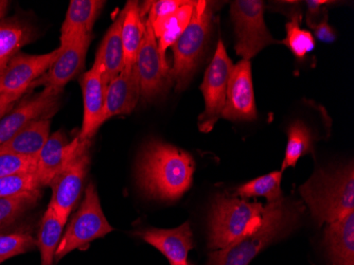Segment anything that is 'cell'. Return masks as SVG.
<instances>
[{"instance_id":"cell-1","label":"cell","mask_w":354,"mask_h":265,"mask_svg":"<svg viewBox=\"0 0 354 265\" xmlns=\"http://www.w3.org/2000/svg\"><path fill=\"white\" fill-rule=\"evenodd\" d=\"M194 170L196 163L189 153L152 140L143 147L139 157V185L150 197L175 201L190 188Z\"/></svg>"},{"instance_id":"cell-2","label":"cell","mask_w":354,"mask_h":265,"mask_svg":"<svg viewBox=\"0 0 354 265\" xmlns=\"http://www.w3.org/2000/svg\"><path fill=\"white\" fill-rule=\"evenodd\" d=\"M304 212L299 201L283 197L264 206L259 227L224 250H212L209 265H248L264 248L291 234Z\"/></svg>"},{"instance_id":"cell-3","label":"cell","mask_w":354,"mask_h":265,"mask_svg":"<svg viewBox=\"0 0 354 265\" xmlns=\"http://www.w3.org/2000/svg\"><path fill=\"white\" fill-rule=\"evenodd\" d=\"M299 193L317 224H329L354 211L353 165L335 171L318 170Z\"/></svg>"},{"instance_id":"cell-4","label":"cell","mask_w":354,"mask_h":265,"mask_svg":"<svg viewBox=\"0 0 354 265\" xmlns=\"http://www.w3.org/2000/svg\"><path fill=\"white\" fill-rule=\"evenodd\" d=\"M263 210L264 205L258 201L250 202L236 195L218 193L209 213V248L224 250L256 230Z\"/></svg>"},{"instance_id":"cell-5","label":"cell","mask_w":354,"mask_h":265,"mask_svg":"<svg viewBox=\"0 0 354 265\" xmlns=\"http://www.w3.org/2000/svg\"><path fill=\"white\" fill-rule=\"evenodd\" d=\"M214 3L196 1L192 17L180 39L172 46L171 75L176 82V91L187 89L204 53L205 44L214 21Z\"/></svg>"},{"instance_id":"cell-6","label":"cell","mask_w":354,"mask_h":265,"mask_svg":"<svg viewBox=\"0 0 354 265\" xmlns=\"http://www.w3.org/2000/svg\"><path fill=\"white\" fill-rule=\"evenodd\" d=\"M114 230L105 218L100 199L93 183L85 189V197L79 210L69 222L55 253L57 261L73 250H84L93 241Z\"/></svg>"},{"instance_id":"cell-7","label":"cell","mask_w":354,"mask_h":265,"mask_svg":"<svg viewBox=\"0 0 354 265\" xmlns=\"http://www.w3.org/2000/svg\"><path fill=\"white\" fill-rule=\"evenodd\" d=\"M262 0H236L230 5V17L236 30V55L250 61L264 48L280 42L274 39L264 21Z\"/></svg>"},{"instance_id":"cell-8","label":"cell","mask_w":354,"mask_h":265,"mask_svg":"<svg viewBox=\"0 0 354 265\" xmlns=\"http://www.w3.org/2000/svg\"><path fill=\"white\" fill-rule=\"evenodd\" d=\"M137 75L142 103H150L164 97L172 86L171 67L160 57L151 21L146 19V32L136 57Z\"/></svg>"},{"instance_id":"cell-9","label":"cell","mask_w":354,"mask_h":265,"mask_svg":"<svg viewBox=\"0 0 354 265\" xmlns=\"http://www.w3.org/2000/svg\"><path fill=\"white\" fill-rule=\"evenodd\" d=\"M234 65L232 59L228 57L224 43L220 39L201 85L205 100L204 111L198 117V129L202 133L212 131L222 116L228 81Z\"/></svg>"},{"instance_id":"cell-10","label":"cell","mask_w":354,"mask_h":265,"mask_svg":"<svg viewBox=\"0 0 354 265\" xmlns=\"http://www.w3.org/2000/svg\"><path fill=\"white\" fill-rule=\"evenodd\" d=\"M89 163L91 155L89 147H87L75 158L71 159L49 185L53 189V197L49 206L55 211L63 222L67 223L71 211L79 201Z\"/></svg>"},{"instance_id":"cell-11","label":"cell","mask_w":354,"mask_h":265,"mask_svg":"<svg viewBox=\"0 0 354 265\" xmlns=\"http://www.w3.org/2000/svg\"><path fill=\"white\" fill-rule=\"evenodd\" d=\"M62 91L44 87L43 91L27 98L0 120V145L33 121L49 119L59 109Z\"/></svg>"},{"instance_id":"cell-12","label":"cell","mask_w":354,"mask_h":265,"mask_svg":"<svg viewBox=\"0 0 354 265\" xmlns=\"http://www.w3.org/2000/svg\"><path fill=\"white\" fill-rule=\"evenodd\" d=\"M59 53L61 49L59 47L46 55L17 53L14 55L0 71V95L25 93L33 82L47 73Z\"/></svg>"},{"instance_id":"cell-13","label":"cell","mask_w":354,"mask_h":265,"mask_svg":"<svg viewBox=\"0 0 354 265\" xmlns=\"http://www.w3.org/2000/svg\"><path fill=\"white\" fill-rule=\"evenodd\" d=\"M221 117L232 122L252 121L257 118L252 64L248 60H241L234 65Z\"/></svg>"},{"instance_id":"cell-14","label":"cell","mask_w":354,"mask_h":265,"mask_svg":"<svg viewBox=\"0 0 354 265\" xmlns=\"http://www.w3.org/2000/svg\"><path fill=\"white\" fill-rule=\"evenodd\" d=\"M91 39L93 35H82L75 37L67 45L59 46L61 53L55 63L48 69L47 73L32 83L30 89L43 85L44 87H53L63 91L65 85L68 84L84 67Z\"/></svg>"},{"instance_id":"cell-15","label":"cell","mask_w":354,"mask_h":265,"mask_svg":"<svg viewBox=\"0 0 354 265\" xmlns=\"http://www.w3.org/2000/svg\"><path fill=\"white\" fill-rule=\"evenodd\" d=\"M91 145V140H80L77 136L67 143L66 136L61 131L51 134L37 157L35 168V175L41 188L49 186L59 171Z\"/></svg>"},{"instance_id":"cell-16","label":"cell","mask_w":354,"mask_h":265,"mask_svg":"<svg viewBox=\"0 0 354 265\" xmlns=\"http://www.w3.org/2000/svg\"><path fill=\"white\" fill-rule=\"evenodd\" d=\"M140 99V86L136 65L124 67L118 77L107 85L104 109L99 127L115 116L129 115Z\"/></svg>"},{"instance_id":"cell-17","label":"cell","mask_w":354,"mask_h":265,"mask_svg":"<svg viewBox=\"0 0 354 265\" xmlns=\"http://www.w3.org/2000/svg\"><path fill=\"white\" fill-rule=\"evenodd\" d=\"M135 235L162 253L170 264L188 262L189 252L194 247L189 222L172 229H143L136 231Z\"/></svg>"},{"instance_id":"cell-18","label":"cell","mask_w":354,"mask_h":265,"mask_svg":"<svg viewBox=\"0 0 354 265\" xmlns=\"http://www.w3.org/2000/svg\"><path fill=\"white\" fill-rule=\"evenodd\" d=\"M80 85L82 89L84 111L82 129L77 137L80 140H91L100 129L99 122L104 109L107 86L95 67L83 73L82 77H80Z\"/></svg>"},{"instance_id":"cell-19","label":"cell","mask_w":354,"mask_h":265,"mask_svg":"<svg viewBox=\"0 0 354 265\" xmlns=\"http://www.w3.org/2000/svg\"><path fill=\"white\" fill-rule=\"evenodd\" d=\"M122 21L123 12L121 11L107 30L93 62V67L100 73L106 86L124 68V51L121 37Z\"/></svg>"},{"instance_id":"cell-20","label":"cell","mask_w":354,"mask_h":265,"mask_svg":"<svg viewBox=\"0 0 354 265\" xmlns=\"http://www.w3.org/2000/svg\"><path fill=\"white\" fill-rule=\"evenodd\" d=\"M151 6L152 1H146L142 5L138 1H127L122 10L121 37L124 51V67H133L136 63L137 53L146 32V19Z\"/></svg>"},{"instance_id":"cell-21","label":"cell","mask_w":354,"mask_h":265,"mask_svg":"<svg viewBox=\"0 0 354 265\" xmlns=\"http://www.w3.org/2000/svg\"><path fill=\"white\" fill-rule=\"evenodd\" d=\"M324 244L332 265H354V211L327 224Z\"/></svg>"},{"instance_id":"cell-22","label":"cell","mask_w":354,"mask_h":265,"mask_svg":"<svg viewBox=\"0 0 354 265\" xmlns=\"http://www.w3.org/2000/svg\"><path fill=\"white\" fill-rule=\"evenodd\" d=\"M105 1L71 0L66 17L62 25L59 46H65L75 37L93 35V28Z\"/></svg>"},{"instance_id":"cell-23","label":"cell","mask_w":354,"mask_h":265,"mask_svg":"<svg viewBox=\"0 0 354 265\" xmlns=\"http://www.w3.org/2000/svg\"><path fill=\"white\" fill-rule=\"evenodd\" d=\"M50 137V120L33 121L0 145V153L37 159L41 149Z\"/></svg>"},{"instance_id":"cell-24","label":"cell","mask_w":354,"mask_h":265,"mask_svg":"<svg viewBox=\"0 0 354 265\" xmlns=\"http://www.w3.org/2000/svg\"><path fill=\"white\" fill-rule=\"evenodd\" d=\"M194 6L196 1H186L176 11L165 16L162 19H157L154 23H151L155 37L158 39L157 45L159 53L165 63H168L166 57L167 51L174 45L175 42L180 39V35L188 27Z\"/></svg>"},{"instance_id":"cell-25","label":"cell","mask_w":354,"mask_h":265,"mask_svg":"<svg viewBox=\"0 0 354 265\" xmlns=\"http://www.w3.org/2000/svg\"><path fill=\"white\" fill-rule=\"evenodd\" d=\"M65 225L66 223L59 218L50 206H48L41 219L37 239V247L41 253V265H53Z\"/></svg>"},{"instance_id":"cell-26","label":"cell","mask_w":354,"mask_h":265,"mask_svg":"<svg viewBox=\"0 0 354 265\" xmlns=\"http://www.w3.org/2000/svg\"><path fill=\"white\" fill-rule=\"evenodd\" d=\"M314 136L311 129L301 120L294 121L288 129V143L282 163L281 172L295 167L306 154H314Z\"/></svg>"},{"instance_id":"cell-27","label":"cell","mask_w":354,"mask_h":265,"mask_svg":"<svg viewBox=\"0 0 354 265\" xmlns=\"http://www.w3.org/2000/svg\"><path fill=\"white\" fill-rule=\"evenodd\" d=\"M31 30L19 21H0V71L17 55L19 49L32 41Z\"/></svg>"},{"instance_id":"cell-28","label":"cell","mask_w":354,"mask_h":265,"mask_svg":"<svg viewBox=\"0 0 354 265\" xmlns=\"http://www.w3.org/2000/svg\"><path fill=\"white\" fill-rule=\"evenodd\" d=\"M301 19L300 10H292L290 14V21H288L286 25V39L280 42L284 44L299 61H304V57L311 53L316 46L315 39L311 32L300 27Z\"/></svg>"},{"instance_id":"cell-29","label":"cell","mask_w":354,"mask_h":265,"mask_svg":"<svg viewBox=\"0 0 354 265\" xmlns=\"http://www.w3.org/2000/svg\"><path fill=\"white\" fill-rule=\"evenodd\" d=\"M282 173L281 171H275L248 181L239 186L234 195L245 200L252 197H266L268 204L276 202L282 197Z\"/></svg>"},{"instance_id":"cell-30","label":"cell","mask_w":354,"mask_h":265,"mask_svg":"<svg viewBox=\"0 0 354 265\" xmlns=\"http://www.w3.org/2000/svg\"><path fill=\"white\" fill-rule=\"evenodd\" d=\"M41 197V190H35L13 197H0V229L13 224L24 213L33 208Z\"/></svg>"},{"instance_id":"cell-31","label":"cell","mask_w":354,"mask_h":265,"mask_svg":"<svg viewBox=\"0 0 354 265\" xmlns=\"http://www.w3.org/2000/svg\"><path fill=\"white\" fill-rule=\"evenodd\" d=\"M37 247V239L27 232L0 235V264Z\"/></svg>"},{"instance_id":"cell-32","label":"cell","mask_w":354,"mask_h":265,"mask_svg":"<svg viewBox=\"0 0 354 265\" xmlns=\"http://www.w3.org/2000/svg\"><path fill=\"white\" fill-rule=\"evenodd\" d=\"M41 189L35 171L0 177V197H13Z\"/></svg>"},{"instance_id":"cell-33","label":"cell","mask_w":354,"mask_h":265,"mask_svg":"<svg viewBox=\"0 0 354 265\" xmlns=\"http://www.w3.org/2000/svg\"><path fill=\"white\" fill-rule=\"evenodd\" d=\"M37 159L0 153V177L17 173L33 172L37 168Z\"/></svg>"},{"instance_id":"cell-34","label":"cell","mask_w":354,"mask_h":265,"mask_svg":"<svg viewBox=\"0 0 354 265\" xmlns=\"http://www.w3.org/2000/svg\"><path fill=\"white\" fill-rule=\"evenodd\" d=\"M186 0H159V1H152L150 11H149L148 17L151 23H154L157 19H162L165 16L176 11L178 8L182 7Z\"/></svg>"},{"instance_id":"cell-35","label":"cell","mask_w":354,"mask_h":265,"mask_svg":"<svg viewBox=\"0 0 354 265\" xmlns=\"http://www.w3.org/2000/svg\"><path fill=\"white\" fill-rule=\"evenodd\" d=\"M328 10L324 11L323 17L317 23L314 24L310 27L313 30L314 35L318 41L325 44H332L336 41V32L333 27L329 25L328 21Z\"/></svg>"},{"instance_id":"cell-36","label":"cell","mask_w":354,"mask_h":265,"mask_svg":"<svg viewBox=\"0 0 354 265\" xmlns=\"http://www.w3.org/2000/svg\"><path fill=\"white\" fill-rule=\"evenodd\" d=\"M331 1L327 0H308L306 1L307 5V25L309 28L314 24L317 23V19L320 15H323L326 10V6L330 5Z\"/></svg>"},{"instance_id":"cell-37","label":"cell","mask_w":354,"mask_h":265,"mask_svg":"<svg viewBox=\"0 0 354 265\" xmlns=\"http://www.w3.org/2000/svg\"><path fill=\"white\" fill-rule=\"evenodd\" d=\"M24 93H5L0 95V120L14 107V103L19 100Z\"/></svg>"},{"instance_id":"cell-38","label":"cell","mask_w":354,"mask_h":265,"mask_svg":"<svg viewBox=\"0 0 354 265\" xmlns=\"http://www.w3.org/2000/svg\"><path fill=\"white\" fill-rule=\"evenodd\" d=\"M7 1H0V21H1V17L5 15L6 11H7Z\"/></svg>"},{"instance_id":"cell-39","label":"cell","mask_w":354,"mask_h":265,"mask_svg":"<svg viewBox=\"0 0 354 265\" xmlns=\"http://www.w3.org/2000/svg\"><path fill=\"white\" fill-rule=\"evenodd\" d=\"M170 265H192V264H191V263L186 262V263H184V264H170Z\"/></svg>"}]
</instances>
